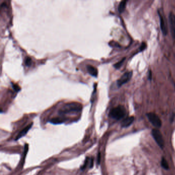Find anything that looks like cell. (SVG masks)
Returning a JSON list of instances; mask_svg holds the SVG:
<instances>
[{
	"mask_svg": "<svg viewBox=\"0 0 175 175\" xmlns=\"http://www.w3.org/2000/svg\"><path fill=\"white\" fill-rule=\"evenodd\" d=\"M82 109V105L78 102L66 103L59 111L60 115H64L70 113H78Z\"/></svg>",
	"mask_w": 175,
	"mask_h": 175,
	"instance_id": "cell-1",
	"label": "cell"
},
{
	"mask_svg": "<svg viewBox=\"0 0 175 175\" xmlns=\"http://www.w3.org/2000/svg\"><path fill=\"white\" fill-rule=\"evenodd\" d=\"M126 115V109L121 105L118 106L111 110L109 116L113 119L119 120L123 118Z\"/></svg>",
	"mask_w": 175,
	"mask_h": 175,
	"instance_id": "cell-2",
	"label": "cell"
},
{
	"mask_svg": "<svg viewBox=\"0 0 175 175\" xmlns=\"http://www.w3.org/2000/svg\"><path fill=\"white\" fill-rule=\"evenodd\" d=\"M147 116L148 120L152 123V124L153 125L154 127L158 128L161 127V121L156 114L153 113H148L147 114Z\"/></svg>",
	"mask_w": 175,
	"mask_h": 175,
	"instance_id": "cell-3",
	"label": "cell"
},
{
	"mask_svg": "<svg viewBox=\"0 0 175 175\" xmlns=\"http://www.w3.org/2000/svg\"><path fill=\"white\" fill-rule=\"evenodd\" d=\"M152 135L154 137L157 144L160 148H163L164 146V141L162 138L161 133L158 129H153L152 130Z\"/></svg>",
	"mask_w": 175,
	"mask_h": 175,
	"instance_id": "cell-4",
	"label": "cell"
},
{
	"mask_svg": "<svg viewBox=\"0 0 175 175\" xmlns=\"http://www.w3.org/2000/svg\"><path fill=\"white\" fill-rule=\"evenodd\" d=\"M132 76V72H125L124 74H123V75L119 79V80L117 81L118 86L121 87L123 84L129 82V81L130 80Z\"/></svg>",
	"mask_w": 175,
	"mask_h": 175,
	"instance_id": "cell-5",
	"label": "cell"
},
{
	"mask_svg": "<svg viewBox=\"0 0 175 175\" xmlns=\"http://www.w3.org/2000/svg\"><path fill=\"white\" fill-rule=\"evenodd\" d=\"M159 16L160 20V27L161 28L162 32L164 35H166L167 34V29L166 26V22L164 19L163 17L162 16V14H161L160 12H159Z\"/></svg>",
	"mask_w": 175,
	"mask_h": 175,
	"instance_id": "cell-6",
	"label": "cell"
},
{
	"mask_svg": "<svg viewBox=\"0 0 175 175\" xmlns=\"http://www.w3.org/2000/svg\"><path fill=\"white\" fill-rule=\"evenodd\" d=\"M32 125L33 123H31L30 124L28 125V126L25 127L24 129H23L19 133V134L18 135V136L16 137V138L15 140H18L20 139L21 138L25 136L26 134L29 131V129H31V127H32Z\"/></svg>",
	"mask_w": 175,
	"mask_h": 175,
	"instance_id": "cell-7",
	"label": "cell"
},
{
	"mask_svg": "<svg viewBox=\"0 0 175 175\" xmlns=\"http://www.w3.org/2000/svg\"><path fill=\"white\" fill-rule=\"evenodd\" d=\"M87 68V70H88V72L93 77H97L98 76V70L97 68H95V67L90 65H88L86 66Z\"/></svg>",
	"mask_w": 175,
	"mask_h": 175,
	"instance_id": "cell-8",
	"label": "cell"
},
{
	"mask_svg": "<svg viewBox=\"0 0 175 175\" xmlns=\"http://www.w3.org/2000/svg\"><path fill=\"white\" fill-rule=\"evenodd\" d=\"M134 117H133V116L128 117V118H127L126 119H125L123 121L121 125L123 127H129L132 124V122H134Z\"/></svg>",
	"mask_w": 175,
	"mask_h": 175,
	"instance_id": "cell-9",
	"label": "cell"
},
{
	"mask_svg": "<svg viewBox=\"0 0 175 175\" xmlns=\"http://www.w3.org/2000/svg\"><path fill=\"white\" fill-rule=\"evenodd\" d=\"M65 121V118L64 117H56L51 119L50 122L54 124H61L62 123L64 122Z\"/></svg>",
	"mask_w": 175,
	"mask_h": 175,
	"instance_id": "cell-10",
	"label": "cell"
},
{
	"mask_svg": "<svg viewBox=\"0 0 175 175\" xmlns=\"http://www.w3.org/2000/svg\"><path fill=\"white\" fill-rule=\"evenodd\" d=\"M169 20L171 25V30L173 31L175 29V15L172 12L169 14Z\"/></svg>",
	"mask_w": 175,
	"mask_h": 175,
	"instance_id": "cell-11",
	"label": "cell"
},
{
	"mask_svg": "<svg viewBox=\"0 0 175 175\" xmlns=\"http://www.w3.org/2000/svg\"><path fill=\"white\" fill-rule=\"evenodd\" d=\"M127 1H123L120 3L118 6V12H119V13L121 14L124 11L127 6Z\"/></svg>",
	"mask_w": 175,
	"mask_h": 175,
	"instance_id": "cell-12",
	"label": "cell"
},
{
	"mask_svg": "<svg viewBox=\"0 0 175 175\" xmlns=\"http://www.w3.org/2000/svg\"><path fill=\"white\" fill-rule=\"evenodd\" d=\"M125 60V58H124L121 60L119 62L115 64L114 65V67H115L116 69H119V68H120L121 66L122 65L123 63L124 62Z\"/></svg>",
	"mask_w": 175,
	"mask_h": 175,
	"instance_id": "cell-13",
	"label": "cell"
},
{
	"mask_svg": "<svg viewBox=\"0 0 175 175\" xmlns=\"http://www.w3.org/2000/svg\"><path fill=\"white\" fill-rule=\"evenodd\" d=\"M162 166L163 167L164 169H168L169 168V166L167 163V161L164 158H162L161 161Z\"/></svg>",
	"mask_w": 175,
	"mask_h": 175,
	"instance_id": "cell-14",
	"label": "cell"
},
{
	"mask_svg": "<svg viewBox=\"0 0 175 175\" xmlns=\"http://www.w3.org/2000/svg\"><path fill=\"white\" fill-rule=\"evenodd\" d=\"M31 63H32V60H31V59L30 57H27L25 59V63L26 66H30L31 64Z\"/></svg>",
	"mask_w": 175,
	"mask_h": 175,
	"instance_id": "cell-15",
	"label": "cell"
},
{
	"mask_svg": "<svg viewBox=\"0 0 175 175\" xmlns=\"http://www.w3.org/2000/svg\"><path fill=\"white\" fill-rule=\"evenodd\" d=\"M12 87L14 88V90H15L16 91H19L20 90V88L19 87V86L17 85V84H12Z\"/></svg>",
	"mask_w": 175,
	"mask_h": 175,
	"instance_id": "cell-16",
	"label": "cell"
},
{
	"mask_svg": "<svg viewBox=\"0 0 175 175\" xmlns=\"http://www.w3.org/2000/svg\"><path fill=\"white\" fill-rule=\"evenodd\" d=\"M146 47V44L145 43H142L141 46L140 47V51H143Z\"/></svg>",
	"mask_w": 175,
	"mask_h": 175,
	"instance_id": "cell-17",
	"label": "cell"
},
{
	"mask_svg": "<svg viewBox=\"0 0 175 175\" xmlns=\"http://www.w3.org/2000/svg\"><path fill=\"white\" fill-rule=\"evenodd\" d=\"M98 156H99V157H98V163H99L100 160V153L99 154V155H98Z\"/></svg>",
	"mask_w": 175,
	"mask_h": 175,
	"instance_id": "cell-18",
	"label": "cell"
},
{
	"mask_svg": "<svg viewBox=\"0 0 175 175\" xmlns=\"http://www.w3.org/2000/svg\"><path fill=\"white\" fill-rule=\"evenodd\" d=\"M172 33H173V35L174 37H175V29L173 31H172Z\"/></svg>",
	"mask_w": 175,
	"mask_h": 175,
	"instance_id": "cell-19",
	"label": "cell"
}]
</instances>
